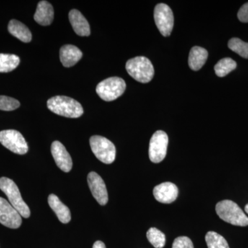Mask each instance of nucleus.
<instances>
[{
	"mask_svg": "<svg viewBox=\"0 0 248 248\" xmlns=\"http://www.w3.org/2000/svg\"><path fill=\"white\" fill-rule=\"evenodd\" d=\"M48 108L57 115L78 118L84 113L82 106L78 101L66 96H55L47 102Z\"/></svg>",
	"mask_w": 248,
	"mask_h": 248,
	"instance_id": "obj_1",
	"label": "nucleus"
},
{
	"mask_svg": "<svg viewBox=\"0 0 248 248\" xmlns=\"http://www.w3.org/2000/svg\"><path fill=\"white\" fill-rule=\"evenodd\" d=\"M218 216L227 223L236 226H248V217L239 205L231 200H223L216 205Z\"/></svg>",
	"mask_w": 248,
	"mask_h": 248,
	"instance_id": "obj_2",
	"label": "nucleus"
},
{
	"mask_svg": "<svg viewBox=\"0 0 248 248\" xmlns=\"http://www.w3.org/2000/svg\"><path fill=\"white\" fill-rule=\"evenodd\" d=\"M125 68L128 74L139 82H150L154 77V67L145 57L130 59L126 62Z\"/></svg>",
	"mask_w": 248,
	"mask_h": 248,
	"instance_id": "obj_3",
	"label": "nucleus"
},
{
	"mask_svg": "<svg viewBox=\"0 0 248 248\" xmlns=\"http://www.w3.org/2000/svg\"><path fill=\"white\" fill-rule=\"evenodd\" d=\"M0 189L7 196L9 203L17 210L21 216L26 218L30 217V209L23 200L19 188L14 181L7 177L0 178Z\"/></svg>",
	"mask_w": 248,
	"mask_h": 248,
	"instance_id": "obj_4",
	"label": "nucleus"
},
{
	"mask_svg": "<svg viewBox=\"0 0 248 248\" xmlns=\"http://www.w3.org/2000/svg\"><path fill=\"white\" fill-rule=\"evenodd\" d=\"M126 88L125 81L118 77L103 80L96 88V92L103 100L111 102L120 97Z\"/></svg>",
	"mask_w": 248,
	"mask_h": 248,
	"instance_id": "obj_5",
	"label": "nucleus"
},
{
	"mask_svg": "<svg viewBox=\"0 0 248 248\" xmlns=\"http://www.w3.org/2000/svg\"><path fill=\"white\" fill-rule=\"evenodd\" d=\"M90 145L93 154L99 161L110 164L115 161L116 148L110 140L104 137L94 135L90 139Z\"/></svg>",
	"mask_w": 248,
	"mask_h": 248,
	"instance_id": "obj_6",
	"label": "nucleus"
},
{
	"mask_svg": "<svg viewBox=\"0 0 248 248\" xmlns=\"http://www.w3.org/2000/svg\"><path fill=\"white\" fill-rule=\"evenodd\" d=\"M0 143L18 155H24L29 151V147L22 134L16 130H6L0 132Z\"/></svg>",
	"mask_w": 248,
	"mask_h": 248,
	"instance_id": "obj_7",
	"label": "nucleus"
},
{
	"mask_svg": "<svg viewBox=\"0 0 248 248\" xmlns=\"http://www.w3.org/2000/svg\"><path fill=\"white\" fill-rule=\"evenodd\" d=\"M154 18L161 35L164 37L170 35L174 27V16L169 6L163 3L156 5L154 11Z\"/></svg>",
	"mask_w": 248,
	"mask_h": 248,
	"instance_id": "obj_8",
	"label": "nucleus"
},
{
	"mask_svg": "<svg viewBox=\"0 0 248 248\" xmlns=\"http://www.w3.org/2000/svg\"><path fill=\"white\" fill-rule=\"evenodd\" d=\"M169 145V137L162 130H158L152 137L149 145V158L152 162L158 164L166 157Z\"/></svg>",
	"mask_w": 248,
	"mask_h": 248,
	"instance_id": "obj_9",
	"label": "nucleus"
},
{
	"mask_svg": "<svg viewBox=\"0 0 248 248\" xmlns=\"http://www.w3.org/2000/svg\"><path fill=\"white\" fill-rule=\"evenodd\" d=\"M22 216L9 202L0 197V223L12 229L22 225Z\"/></svg>",
	"mask_w": 248,
	"mask_h": 248,
	"instance_id": "obj_10",
	"label": "nucleus"
},
{
	"mask_svg": "<svg viewBox=\"0 0 248 248\" xmlns=\"http://www.w3.org/2000/svg\"><path fill=\"white\" fill-rule=\"evenodd\" d=\"M87 179L90 190L94 198L100 205H105L108 201V195L102 178L97 173L91 172L88 175Z\"/></svg>",
	"mask_w": 248,
	"mask_h": 248,
	"instance_id": "obj_11",
	"label": "nucleus"
},
{
	"mask_svg": "<svg viewBox=\"0 0 248 248\" xmlns=\"http://www.w3.org/2000/svg\"><path fill=\"white\" fill-rule=\"evenodd\" d=\"M51 153L57 166L65 172H68L73 168L71 155L64 146L60 141H55L51 145Z\"/></svg>",
	"mask_w": 248,
	"mask_h": 248,
	"instance_id": "obj_12",
	"label": "nucleus"
},
{
	"mask_svg": "<svg viewBox=\"0 0 248 248\" xmlns=\"http://www.w3.org/2000/svg\"><path fill=\"white\" fill-rule=\"evenodd\" d=\"M178 187L171 182H165L155 187L153 195L156 201L162 203H171L177 200Z\"/></svg>",
	"mask_w": 248,
	"mask_h": 248,
	"instance_id": "obj_13",
	"label": "nucleus"
},
{
	"mask_svg": "<svg viewBox=\"0 0 248 248\" xmlns=\"http://www.w3.org/2000/svg\"><path fill=\"white\" fill-rule=\"evenodd\" d=\"M82 56V52L76 46L64 45L60 49V61L63 66L66 68L76 65L81 60Z\"/></svg>",
	"mask_w": 248,
	"mask_h": 248,
	"instance_id": "obj_14",
	"label": "nucleus"
},
{
	"mask_svg": "<svg viewBox=\"0 0 248 248\" xmlns=\"http://www.w3.org/2000/svg\"><path fill=\"white\" fill-rule=\"evenodd\" d=\"M69 20L73 30L78 35L87 37L91 34V29L87 19L77 9H73L69 13Z\"/></svg>",
	"mask_w": 248,
	"mask_h": 248,
	"instance_id": "obj_15",
	"label": "nucleus"
},
{
	"mask_svg": "<svg viewBox=\"0 0 248 248\" xmlns=\"http://www.w3.org/2000/svg\"><path fill=\"white\" fill-rule=\"evenodd\" d=\"M53 19L54 9L52 4L47 1H40L34 15L35 22L42 26H48L53 22Z\"/></svg>",
	"mask_w": 248,
	"mask_h": 248,
	"instance_id": "obj_16",
	"label": "nucleus"
},
{
	"mask_svg": "<svg viewBox=\"0 0 248 248\" xmlns=\"http://www.w3.org/2000/svg\"><path fill=\"white\" fill-rule=\"evenodd\" d=\"M48 202L50 208L56 214L58 219L62 223H68L71 221V215L69 208L62 203L56 195L53 194L49 195Z\"/></svg>",
	"mask_w": 248,
	"mask_h": 248,
	"instance_id": "obj_17",
	"label": "nucleus"
},
{
	"mask_svg": "<svg viewBox=\"0 0 248 248\" xmlns=\"http://www.w3.org/2000/svg\"><path fill=\"white\" fill-rule=\"evenodd\" d=\"M208 57V51L205 48L200 46L192 47L189 55V66L192 71H199L205 64Z\"/></svg>",
	"mask_w": 248,
	"mask_h": 248,
	"instance_id": "obj_18",
	"label": "nucleus"
},
{
	"mask_svg": "<svg viewBox=\"0 0 248 248\" xmlns=\"http://www.w3.org/2000/svg\"><path fill=\"white\" fill-rule=\"evenodd\" d=\"M8 30L10 33L17 37L19 40L25 43H29L32 40V34L27 26L24 25L23 23L12 19L10 21Z\"/></svg>",
	"mask_w": 248,
	"mask_h": 248,
	"instance_id": "obj_19",
	"label": "nucleus"
},
{
	"mask_svg": "<svg viewBox=\"0 0 248 248\" xmlns=\"http://www.w3.org/2000/svg\"><path fill=\"white\" fill-rule=\"evenodd\" d=\"M19 57L12 54L0 53V73L14 71L19 64Z\"/></svg>",
	"mask_w": 248,
	"mask_h": 248,
	"instance_id": "obj_20",
	"label": "nucleus"
},
{
	"mask_svg": "<svg viewBox=\"0 0 248 248\" xmlns=\"http://www.w3.org/2000/svg\"><path fill=\"white\" fill-rule=\"evenodd\" d=\"M236 68V62L232 59L226 58L222 59L217 62L215 66V71L217 76L223 78L234 71Z\"/></svg>",
	"mask_w": 248,
	"mask_h": 248,
	"instance_id": "obj_21",
	"label": "nucleus"
},
{
	"mask_svg": "<svg viewBox=\"0 0 248 248\" xmlns=\"http://www.w3.org/2000/svg\"><path fill=\"white\" fill-rule=\"evenodd\" d=\"M205 241L208 248H230L225 238L215 232H208L205 235Z\"/></svg>",
	"mask_w": 248,
	"mask_h": 248,
	"instance_id": "obj_22",
	"label": "nucleus"
},
{
	"mask_svg": "<svg viewBox=\"0 0 248 248\" xmlns=\"http://www.w3.org/2000/svg\"><path fill=\"white\" fill-rule=\"evenodd\" d=\"M147 238L155 248H163L166 244V236L156 228H150L147 232Z\"/></svg>",
	"mask_w": 248,
	"mask_h": 248,
	"instance_id": "obj_23",
	"label": "nucleus"
},
{
	"mask_svg": "<svg viewBox=\"0 0 248 248\" xmlns=\"http://www.w3.org/2000/svg\"><path fill=\"white\" fill-rule=\"evenodd\" d=\"M228 47L242 58L248 59V43L234 37L228 42Z\"/></svg>",
	"mask_w": 248,
	"mask_h": 248,
	"instance_id": "obj_24",
	"label": "nucleus"
},
{
	"mask_svg": "<svg viewBox=\"0 0 248 248\" xmlns=\"http://www.w3.org/2000/svg\"><path fill=\"white\" fill-rule=\"evenodd\" d=\"M20 103L14 98L0 95V110L12 111L18 108Z\"/></svg>",
	"mask_w": 248,
	"mask_h": 248,
	"instance_id": "obj_25",
	"label": "nucleus"
},
{
	"mask_svg": "<svg viewBox=\"0 0 248 248\" xmlns=\"http://www.w3.org/2000/svg\"><path fill=\"white\" fill-rule=\"evenodd\" d=\"M172 248H194V246L190 238L187 236H179L174 239Z\"/></svg>",
	"mask_w": 248,
	"mask_h": 248,
	"instance_id": "obj_26",
	"label": "nucleus"
},
{
	"mask_svg": "<svg viewBox=\"0 0 248 248\" xmlns=\"http://www.w3.org/2000/svg\"><path fill=\"white\" fill-rule=\"evenodd\" d=\"M237 16L241 22H248V2L241 6L238 12Z\"/></svg>",
	"mask_w": 248,
	"mask_h": 248,
	"instance_id": "obj_27",
	"label": "nucleus"
},
{
	"mask_svg": "<svg viewBox=\"0 0 248 248\" xmlns=\"http://www.w3.org/2000/svg\"><path fill=\"white\" fill-rule=\"evenodd\" d=\"M93 248H107L105 244L101 241H97L93 245Z\"/></svg>",
	"mask_w": 248,
	"mask_h": 248,
	"instance_id": "obj_28",
	"label": "nucleus"
},
{
	"mask_svg": "<svg viewBox=\"0 0 248 248\" xmlns=\"http://www.w3.org/2000/svg\"><path fill=\"white\" fill-rule=\"evenodd\" d=\"M245 211H246V213L248 214V203L245 207Z\"/></svg>",
	"mask_w": 248,
	"mask_h": 248,
	"instance_id": "obj_29",
	"label": "nucleus"
}]
</instances>
